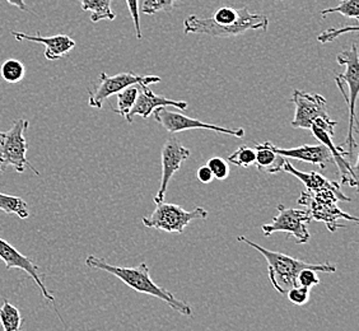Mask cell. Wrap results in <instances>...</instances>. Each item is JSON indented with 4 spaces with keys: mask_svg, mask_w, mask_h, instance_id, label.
I'll return each mask as SVG.
<instances>
[{
    "mask_svg": "<svg viewBox=\"0 0 359 331\" xmlns=\"http://www.w3.org/2000/svg\"><path fill=\"white\" fill-rule=\"evenodd\" d=\"M269 20L264 14L250 13L249 8L240 9L222 7L217 9L212 17L199 18L190 15L184 21V32L212 37H236L246 34L248 31H268Z\"/></svg>",
    "mask_w": 359,
    "mask_h": 331,
    "instance_id": "obj_1",
    "label": "cell"
},
{
    "mask_svg": "<svg viewBox=\"0 0 359 331\" xmlns=\"http://www.w3.org/2000/svg\"><path fill=\"white\" fill-rule=\"evenodd\" d=\"M86 265L92 269L104 270L106 273H110L138 293L159 298L182 316H193V310L187 302L176 298L172 292L167 290L163 287H159L158 284L153 282L145 262H142L137 268H123L111 265L101 257L90 255L86 259Z\"/></svg>",
    "mask_w": 359,
    "mask_h": 331,
    "instance_id": "obj_2",
    "label": "cell"
},
{
    "mask_svg": "<svg viewBox=\"0 0 359 331\" xmlns=\"http://www.w3.org/2000/svg\"><path fill=\"white\" fill-rule=\"evenodd\" d=\"M237 241L243 242L245 245H249L250 248H255L265 257L268 262V274L273 287L280 295H287V292L297 285V276L299 271L304 269L315 270L321 273H335L337 265L332 262H326L321 264H310V262L298 260L290 255H285L282 252L271 251L268 248L257 245L255 242L250 241L246 237L240 236L237 237Z\"/></svg>",
    "mask_w": 359,
    "mask_h": 331,
    "instance_id": "obj_3",
    "label": "cell"
},
{
    "mask_svg": "<svg viewBox=\"0 0 359 331\" xmlns=\"http://www.w3.org/2000/svg\"><path fill=\"white\" fill-rule=\"evenodd\" d=\"M337 62H339V65L346 67V72L343 74L335 76V82L346 98V104L349 106V129H348V137L344 143L348 147L346 153L349 156V159L352 161L354 157L353 151L358 147L354 134H358L359 131L357 115H355V102H357L359 90V60L357 43H353L352 48L349 50H344L338 54Z\"/></svg>",
    "mask_w": 359,
    "mask_h": 331,
    "instance_id": "obj_4",
    "label": "cell"
},
{
    "mask_svg": "<svg viewBox=\"0 0 359 331\" xmlns=\"http://www.w3.org/2000/svg\"><path fill=\"white\" fill-rule=\"evenodd\" d=\"M351 201V198L341 193V190L324 189L318 191H304L298 199V204L309 208L312 219L324 222L327 229L335 232L338 228H346L339 224V219H348L358 223V218L343 212L337 205L339 201Z\"/></svg>",
    "mask_w": 359,
    "mask_h": 331,
    "instance_id": "obj_5",
    "label": "cell"
},
{
    "mask_svg": "<svg viewBox=\"0 0 359 331\" xmlns=\"http://www.w3.org/2000/svg\"><path fill=\"white\" fill-rule=\"evenodd\" d=\"M28 123L26 119H18L14 121L8 131H0V173L8 167H13L18 173H23L29 167L36 175L40 173L28 162V143L25 138Z\"/></svg>",
    "mask_w": 359,
    "mask_h": 331,
    "instance_id": "obj_6",
    "label": "cell"
},
{
    "mask_svg": "<svg viewBox=\"0 0 359 331\" xmlns=\"http://www.w3.org/2000/svg\"><path fill=\"white\" fill-rule=\"evenodd\" d=\"M207 209L198 207L187 212L184 208L171 203H158L151 217H144L142 222L145 227L165 231L168 234H184L185 228L196 219H207Z\"/></svg>",
    "mask_w": 359,
    "mask_h": 331,
    "instance_id": "obj_7",
    "label": "cell"
},
{
    "mask_svg": "<svg viewBox=\"0 0 359 331\" xmlns=\"http://www.w3.org/2000/svg\"><path fill=\"white\" fill-rule=\"evenodd\" d=\"M337 121L332 119H316L311 125L310 130L312 131L313 137L318 139L320 143L326 145L329 151L332 152V161L338 166L340 173V184L339 185H349V187H357V173L355 168L353 167L349 156L346 153L343 145H335L332 143L334 137V129L337 126Z\"/></svg>",
    "mask_w": 359,
    "mask_h": 331,
    "instance_id": "obj_8",
    "label": "cell"
},
{
    "mask_svg": "<svg viewBox=\"0 0 359 331\" xmlns=\"http://www.w3.org/2000/svg\"><path fill=\"white\" fill-rule=\"evenodd\" d=\"M278 214L274 219L264 224L263 232L266 237L276 232H285L296 238L298 245H304L310 241L311 235L309 232V224L312 221L309 210L285 208L283 204L278 205Z\"/></svg>",
    "mask_w": 359,
    "mask_h": 331,
    "instance_id": "obj_9",
    "label": "cell"
},
{
    "mask_svg": "<svg viewBox=\"0 0 359 331\" xmlns=\"http://www.w3.org/2000/svg\"><path fill=\"white\" fill-rule=\"evenodd\" d=\"M161 82V78L157 76H137L134 73H120L116 76H109L106 73L100 74V81L93 90H90V100L88 104L93 109H102V104L106 98L114 95H118V92L125 88L134 86V84H154Z\"/></svg>",
    "mask_w": 359,
    "mask_h": 331,
    "instance_id": "obj_10",
    "label": "cell"
},
{
    "mask_svg": "<svg viewBox=\"0 0 359 331\" xmlns=\"http://www.w3.org/2000/svg\"><path fill=\"white\" fill-rule=\"evenodd\" d=\"M153 114H154L156 121L162 125L171 134L180 133V131L190 130V129H203V130L227 134V135H232L236 138H243V135H245V130L242 128L229 129V128L217 126L215 124H208V123H203L201 120L189 118L187 115H182L180 112L168 111L166 107H158V109L153 111Z\"/></svg>",
    "mask_w": 359,
    "mask_h": 331,
    "instance_id": "obj_11",
    "label": "cell"
},
{
    "mask_svg": "<svg viewBox=\"0 0 359 331\" xmlns=\"http://www.w3.org/2000/svg\"><path fill=\"white\" fill-rule=\"evenodd\" d=\"M290 100L296 106V114L292 121V126L294 129L310 130L316 119H330L326 100L321 95H311L296 90Z\"/></svg>",
    "mask_w": 359,
    "mask_h": 331,
    "instance_id": "obj_12",
    "label": "cell"
},
{
    "mask_svg": "<svg viewBox=\"0 0 359 331\" xmlns=\"http://www.w3.org/2000/svg\"><path fill=\"white\" fill-rule=\"evenodd\" d=\"M190 149L180 143L179 139L168 138L162 148V179L159 185L158 193L154 196V203H162L166 196L167 187L173 175L177 173L184 161L190 157Z\"/></svg>",
    "mask_w": 359,
    "mask_h": 331,
    "instance_id": "obj_13",
    "label": "cell"
},
{
    "mask_svg": "<svg viewBox=\"0 0 359 331\" xmlns=\"http://www.w3.org/2000/svg\"><path fill=\"white\" fill-rule=\"evenodd\" d=\"M0 259L4 262L6 268L8 270L17 268V269L26 271L27 276H31L34 279L36 285L41 290L43 298L48 299L50 302H54L55 298H54L53 293L46 288V285L43 283V281H42L43 274L40 273L39 266L29 257L22 255L20 251H17L9 242L3 240V238H0Z\"/></svg>",
    "mask_w": 359,
    "mask_h": 331,
    "instance_id": "obj_14",
    "label": "cell"
},
{
    "mask_svg": "<svg viewBox=\"0 0 359 331\" xmlns=\"http://www.w3.org/2000/svg\"><path fill=\"white\" fill-rule=\"evenodd\" d=\"M139 93L135 104L132 107V110L129 111V114L125 116L128 123H133L134 118L139 115L143 119H148L153 114V111L158 107H176L179 110H187V101H175L167 97L159 96L156 95L153 90L148 88V86L145 84H138Z\"/></svg>",
    "mask_w": 359,
    "mask_h": 331,
    "instance_id": "obj_15",
    "label": "cell"
},
{
    "mask_svg": "<svg viewBox=\"0 0 359 331\" xmlns=\"http://www.w3.org/2000/svg\"><path fill=\"white\" fill-rule=\"evenodd\" d=\"M12 35L17 41L39 42L45 45V58L50 62H55L68 55L73 48H76V41L67 35H56L51 37L42 36H29L23 32L12 31Z\"/></svg>",
    "mask_w": 359,
    "mask_h": 331,
    "instance_id": "obj_16",
    "label": "cell"
},
{
    "mask_svg": "<svg viewBox=\"0 0 359 331\" xmlns=\"http://www.w3.org/2000/svg\"><path fill=\"white\" fill-rule=\"evenodd\" d=\"M274 149H276V154L282 156L284 158L304 161L307 163L318 166L321 170H325L326 166L334 162L332 152L323 143H318L316 145L304 144L297 147V148H290V149H283V148L276 147Z\"/></svg>",
    "mask_w": 359,
    "mask_h": 331,
    "instance_id": "obj_17",
    "label": "cell"
},
{
    "mask_svg": "<svg viewBox=\"0 0 359 331\" xmlns=\"http://www.w3.org/2000/svg\"><path fill=\"white\" fill-rule=\"evenodd\" d=\"M280 173H287L292 175V176H294L296 179L299 180L302 184H304L307 191H318V190H324V189L340 190L339 182L329 181L323 175H320L318 173H313V171L312 173L298 171L285 158H283V162L280 165Z\"/></svg>",
    "mask_w": 359,
    "mask_h": 331,
    "instance_id": "obj_18",
    "label": "cell"
},
{
    "mask_svg": "<svg viewBox=\"0 0 359 331\" xmlns=\"http://www.w3.org/2000/svg\"><path fill=\"white\" fill-rule=\"evenodd\" d=\"M276 145L270 142L256 143L255 144V166L259 171L274 173H280V165L284 157L276 154Z\"/></svg>",
    "mask_w": 359,
    "mask_h": 331,
    "instance_id": "obj_19",
    "label": "cell"
},
{
    "mask_svg": "<svg viewBox=\"0 0 359 331\" xmlns=\"http://www.w3.org/2000/svg\"><path fill=\"white\" fill-rule=\"evenodd\" d=\"M112 0H81L82 11L90 12V21L97 22L114 21L116 18V14L111 9Z\"/></svg>",
    "mask_w": 359,
    "mask_h": 331,
    "instance_id": "obj_20",
    "label": "cell"
},
{
    "mask_svg": "<svg viewBox=\"0 0 359 331\" xmlns=\"http://www.w3.org/2000/svg\"><path fill=\"white\" fill-rule=\"evenodd\" d=\"M0 210H3L4 213L14 214L21 219H26L29 217L27 203L20 196H13V195L0 193Z\"/></svg>",
    "mask_w": 359,
    "mask_h": 331,
    "instance_id": "obj_21",
    "label": "cell"
},
{
    "mask_svg": "<svg viewBox=\"0 0 359 331\" xmlns=\"http://www.w3.org/2000/svg\"><path fill=\"white\" fill-rule=\"evenodd\" d=\"M0 323L4 331H21V313L8 301H4L0 309Z\"/></svg>",
    "mask_w": 359,
    "mask_h": 331,
    "instance_id": "obj_22",
    "label": "cell"
},
{
    "mask_svg": "<svg viewBox=\"0 0 359 331\" xmlns=\"http://www.w3.org/2000/svg\"><path fill=\"white\" fill-rule=\"evenodd\" d=\"M138 84H134V86H130V87L125 88L124 90L118 92V95H116L118 96V107L116 109L112 107V111L125 118L129 114V111L132 110L134 104H135V100L138 97Z\"/></svg>",
    "mask_w": 359,
    "mask_h": 331,
    "instance_id": "obj_23",
    "label": "cell"
},
{
    "mask_svg": "<svg viewBox=\"0 0 359 331\" xmlns=\"http://www.w3.org/2000/svg\"><path fill=\"white\" fill-rule=\"evenodd\" d=\"M0 74L1 78L8 83L21 82L26 74V69L23 62L17 60V59H8L3 62L0 68Z\"/></svg>",
    "mask_w": 359,
    "mask_h": 331,
    "instance_id": "obj_24",
    "label": "cell"
},
{
    "mask_svg": "<svg viewBox=\"0 0 359 331\" xmlns=\"http://www.w3.org/2000/svg\"><path fill=\"white\" fill-rule=\"evenodd\" d=\"M187 0H145L143 4V13L147 15L158 13V12H171L175 8H179Z\"/></svg>",
    "mask_w": 359,
    "mask_h": 331,
    "instance_id": "obj_25",
    "label": "cell"
},
{
    "mask_svg": "<svg viewBox=\"0 0 359 331\" xmlns=\"http://www.w3.org/2000/svg\"><path fill=\"white\" fill-rule=\"evenodd\" d=\"M320 13L323 17L327 15V14L340 13L343 14L346 18H353V20H355V22H358L359 0H341L338 7L323 9Z\"/></svg>",
    "mask_w": 359,
    "mask_h": 331,
    "instance_id": "obj_26",
    "label": "cell"
},
{
    "mask_svg": "<svg viewBox=\"0 0 359 331\" xmlns=\"http://www.w3.org/2000/svg\"><path fill=\"white\" fill-rule=\"evenodd\" d=\"M228 162L243 168L254 166L255 165V149L250 148L248 145H241L228 157Z\"/></svg>",
    "mask_w": 359,
    "mask_h": 331,
    "instance_id": "obj_27",
    "label": "cell"
},
{
    "mask_svg": "<svg viewBox=\"0 0 359 331\" xmlns=\"http://www.w3.org/2000/svg\"><path fill=\"white\" fill-rule=\"evenodd\" d=\"M285 296L288 297L290 302L296 306H304L310 299V288H306L302 285L292 287Z\"/></svg>",
    "mask_w": 359,
    "mask_h": 331,
    "instance_id": "obj_28",
    "label": "cell"
},
{
    "mask_svg": "<svg viewBox=\"0 0 359 331\" xmlns=\"http://www.w3.org/2000/svg\"><path fill=\"white\" fill-rule=\"evenodd\" d=\"M207 166L210 168L213 176L218 180H226L229 176V166L227 161H224L221 157H213L209 159Z\"/></svg>",
    "mask_w": 359,
    "mask_h": 331,
    "instance_id": "obj_29",
    "label": "cell"
},
{
    "mask_svg": "<svg viewBox=\"0 0 359 331\" xmlns=\"http://www.w3.org/2000/svg\"><path fill=\"white\" fill-rule=\"evenodd\" d=\"M346 32H358V25L355 23L354 26H346V27L339 28V29H335V28L326 29L321 35H318V40L321 42V43L332 42L334 41L337 37L343 35V34H346Z\"/></svg>",
    "mask_w": 359,
    "mask_h": 331,
    "instance_id": "obj_30",
    "label": "cell"
},
{
    "mask_svg": "<svg viewBox=\"0 0 359 331\" xmlns=\"http://www.w3.org/2000/svg\"><path fill=\"white\" fill-rule=\"evenodd\" d=\"M318 271L311 269H304L302 271H299V274L297 276V284L298 285H302L306 288H312L315 285H318L320 283V278H318Z\"/></svg>",
    "mask_w": 359,
    "mask_h": 331,
    "instance_id": "obj_31",
    "label": "cell"
},
{
    "mask_svg": "<svg viewBox=\"0 0 359 331\" xmlns=\"http://www.w3.org/2000/svg\"><path fill=\"white\" fill-rule=\"evenodd\" d=\"M126 4L129 8V12L132 15L133 22H134V28H135V36L138 40L143 39L142 35V27H140V17H139V0H126Z\"/></svg>",
    "mask_w": 359,
    "mask_h": 331,
    "instance_id": "obj_32",
    "label": "cell"
},
{
    "mask_svg": "<svg viewBox=\"0 0 359 331\" xmlns=\"http://www.w3.org/2000/svg\"><path fill=\"white\" fill-rule=\"evenodd\" d=\"M196 177L201 181V184H210L212 180L215 179L213 173L207 165L201 166V168L196 173Z\"/></svg>",
    "mask_w": 359,
    "mask_h": 331,
    "instance_id": "obj_33",
    "label": "cell"
},
{
    "mask_svg": "<svg viewBox=\"0 0 359 331\" xmlns=\"http://www.w3.org/2000/svg\"><path fill=\"white\" fill-rule=\"evenodd\" d=\"M7 1L11 4V6H14V7L18 8L20 11H23V12H29V8H28L27 4L25 3V0H7Z\"/></svg>",
    "mask_w": 359,
    "mask_h": 331,
    "instance_id": "obj_34",
    "label": "cell"
},
{
    "mask_svg": "<svg viewBox=\"0 0 359 331\" xmlns=\"http://www.w3.org/2000/svg\"><path fill=\"white\" fill-rule=\"evenodd\" d=\"M276 1H283V0H276Z\"/></svg>",
    "mask_w": 359,
    "mask_h": 331,
    "instance_id": "obj_35",
    "label": "cell"
}]
</instances>
